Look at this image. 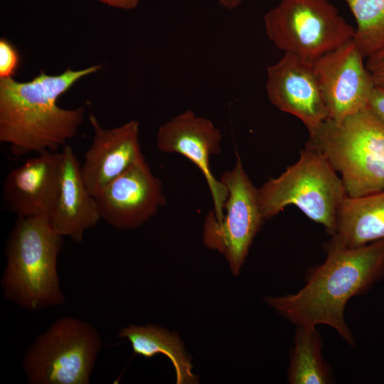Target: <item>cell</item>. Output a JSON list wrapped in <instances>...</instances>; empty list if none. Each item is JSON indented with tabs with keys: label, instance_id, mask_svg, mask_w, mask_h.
Here are the masks:
<instances>
[{
	"label": "cell",
	"instance_id": "21",
	"mask_svg": "<svg viewBox=\"0 0 384 384\" xmlns=\"http://www.w3.org/2000/svg\"><path fill=\"white\" fill-rule=\"evenodd\" d=\"M366 66L374 85L384 87V46L366 58Z\"/></svg>",
	"mask_w": 384,
	"mask_h": 384
},
{
	"label": "cell",
	"instance_id": "10",
	"mask_svg": "<svg viewBox=\"0 0 384 384\" xmlns=\"http://www.w3.org/2000/svg\"><path fill=\"white\" fill-rule=\"evenodd\" d=\"M95 198L101 218L119 230L142 226L166 202L162 182L152 173L144 155Z\"/></svg>",
	"mask_w": 384,
	"mask_h": 384
},
{
	"label": "cell",
	"instance_id": "14",
	"mask_svg": "<svg viewBox=\"0 0 384 384\" xmlns=\"http://www.w3.org/2000/svg\"><path fill=\"white\" fill-rule=\"evenodd\" d=\"M37 154L11 169L3 185L4 200L18 217H48L58 193L62 153Z\"/></svg>",
	"mask_w": 384,
	"mask_h": 384
},
{
	"label": "cell",
	"instance_id": "12",
	"mask_svg": "<svg viewBox=\"0 0 384 384\" xmlns=\"http://www.w3.org/2000/svg\"><path fill=\"white\" fill-rule=\"evenodd\" d=\"M266 91L270 102L299 119L309 135L328 119L327 109L312 65L285 53L267 69Z\"/></svg>",
	"mask_w": 384,
	"mask_h": 384
},
{
	"label": "cell",
	"instance_id": "3",
	"mask_svg": "<svg viewBox=\"0 0 384 384\" xmlns=\"http://www.w3.org/2000/svg\"><path fill=\"white\" fill-rule=\"evenodd\" d=\"M63 238L48 216L17 218L6 245L1 279L8 300L33 311L65 303L57 271Z\"/></svg>",
	"mask_w": 384,
	"mask_h": 384
},
{
	"label": "cell",
	"instance_id": "18",
	"mask_svg": "<svg viewBox=\"0 0 384 384\" xmlns=\"http://www.w3.org/2000/svg\"><path fill=\"white\" fill-rule=\"evenodd\" d=\"M322 340L316 327L296 326L290 350L287 380L291 384H329L332 370L324 359Z\"/></svg>",
	"mask_w": 384,
	"mask_h": 384
},
{
	"label": "cell",
	"instance_id": "8",
	"mask_svg": "<svg viewBox=\"0 0 384 384\" xmlns=\"http://www.w3.org/2000/svg\"><path fill=\"white\" fill-rule=\"evenodd\" d=\"M220 180L228 190L224 215L218 221L208 213L203 228V241L227 260L233 274L238 275L246 260L253 240L265 220L258 201L257 188L245 172L236 152L234 167Z\"/></svg>",
	"mask_w": 384,
	"mask_h": 384
},
{
	"label": "cell",
	"instance_id": "13",
	"mask_svg": "<svg viewBox=\"0 0 384 384\" xmlns=\"http://www.w3.org/2000/svg\"><path fill=\"white\" fill-rule=\"evenodd\" d=\"M89 120L94 136L85 154L81 172L89 191L95 197L143 154L137 121L130 120L119 127L105 129L92 113Z\"/></svg>",
	"mask_w": 384,
	"mask_h": 384
},
{
	"label": "cell",
	"instance_id": "19",
	"mask_svg": "<svg viewBox=\"0 0 384 384\" xmlns=\"http://www.w3.org/2000/svg\"><path fill=\"white\" fill-rule=\"evenodd\" d=\"M356 28L353 40L365 58L384 46V0H343Z\"/></svg>",
	"mask_w": 384,
	"mask_h": 384
},
{
	"label": "cell",
	"instance_id": "4",
	"mask_svg": "<svg viewBox=\"0 0 384 384\" xmlns=\"http://www.w3.org/2000/svg\"><path fill=\"white\" fill-rule=\"evenodd\" d=\"M308 142L341 174L348 196L384 191V122L368 106L338 122L326 119Z\"/></svg>",
	"mask_w": 384,
	"mask_h": 384
},
{
	"label": "cell",
	"instance_id": "2",
	"mask_svg": "<svg viewBox=\"0 0 384 384\" xmlns=\"http://www.w3.org/2000/svg\"><path fill=\"white\" fill-rule=\"evenodd\" d=\"M101 69L96 65L59 75L41 71L28 82L0 79V142L11 153L21 156L58 151L74 137L84 118L85 107L68 110L57 105L58 98L82 78Z\"/></svg>",
	"mask_w": 384,
	"mask_h": 384
},
{
	"label": "cell",
	"instance_id": "15",
	"mask_svg": "<svg viewBox=\"0 0 384 384\" xmlns=\"http://www.w3.org/2000/svg\"><path fill=\"white\" fill-rule=\"evenodd\" d=\"M62 168L58 193L48 218L63 237L77 243L85 232L102 219L95 198L89 191L81 172V164L72 147H63Z\"/></svg>",
	"mask_w": 384,
	"mask_h": 384
},
{
	"label": "cell",
	"instance_id": "1",
	"mask_svg": "<svg viewBox=\"0 0 384 384\" xmlns=\"http://www.w3.org/2000/svg\"><path fill=\"white\" fill-rule=\"evenodd\" d=\"M325 261L311 269L305 284L294 294L265 297L264 302L296 326L325 324L353 346L344 317L348 302L363 294L384 275V240L354 248L327 242Z\"/></svg>",
	"mask_w": 384,
	"mask_h": 384
},
{
	"label": "cell",
	"instance_id": "9",
	"mask_svg": "<svg viewBox=\"0 0 384 384\" xmlns=\"http://www.w3.org/2000/svg\"><path fill=\"white\" fill-rule=\"evenodd\" d=\"M364 59L352 39L312 64L328 119L338 122L368 107L375 85Z\"/></svg>",
	"mask_w": 384,
	"mask_h": 384
},
{
	"label": "cell",
	"instance_id": "20",
	"mask_svg": "<svg viewBox=\"0 0 384 384\" xmlns=\"http://www.w3.org/2000/svg\"><path fill=\"white\" fill-rule=\"evenodd\" d=\"M16 48L5 38L0 40V79L13 78L19 66Z\"/></svg>",
	"mask_w": 384,
	"mask_h": 384
},
{
	"label": "cell",
	"instance_id": "24",
	"mask_svg": "<svg viewBox=\"0 0 384 384\" xmlns=\"http://www.w3.org/2000/svg\"><path fill=\"white\" fill-rule=\"evenodd\" d=\"M242 0H219V3L224 9L231 11L236 9Z\"/></svg>",
	"mask_w": 384,
	"mask_h": 384
},
{
	"label": "cell",
	"instance_id": "6",
	"mask_svg": "<svg viewBox=\"0 0 384 384\" xmlns=\"http://www.w3.org/2000/svg\"><path fill=\"white\" fill-rule=\"evenodd\" d=\"M102 347L97 329L71 316L58 319L26 350L23 370L31 384H88Z\"/></svg>",
	"mask_w": 384,
	"mask_h": 384
},
{
	"label": "cell",
	"instance_id": "23",
	"mask_svg": "<svg viewBox=\"0 0 384 384\" xmlns=\"http://www.w3.org/2000/svg\"><path fill=\"white\" fill-rule=\"evenodd\" d=\"M117 9L130 10L135 9L142 0H95Z\"/></svg>",
	"mask_w": 384,
	"mask_h": 384
},
{
	"label": "cell",
	"instance_id": "5",
	"mask_svg": "<svg viewBox=\"0 0 384 384\" xmlns=\"http://www.w3.org/2000/svg\"><path fill=\"white\" fill-rule=\"evenodd\" d=\"M257 192L265 220L294 205L323 225L331 236L336 233L338 213L347 196L341 178L324 155L308 142L299 159L278 177L270 178Z\"/></svg>",
	"mask_w": 384,
	"mask_h": 384
},
{
	"label": "cell",
	"instance_id": "17",
	"mask_svg": "<svg viewBox=\"0 0 384 384\" xmlns=\"http://www.w3.org/2000/svg\"><path fill=\"white\" fill-rule=\"evenodd\" d=\"M118 336L131 343L135 354L146 358H151L159 353L166 356L174 367L177 384L198 383V378L193 373L191 358L176 332H170L155 324H132L122 328Z\"/></svg>",
	"mask_w": 384,
	"mask_h": 384
},
{
	"label": "cell",
	"instance_id": "22",
	"mask_svg": "<svg viewBox=\"0 0 384 384\" xmlns=\"http://www.w3.org/2000/svg\"><path fill=\"white\" fill-rule=\"evenodd\" d=\"M368 106L384 122V87L375 85Z\"/></svg>",
	"mask_w": 384,
	"mask_h": 384
},
{
	"label": "cell",
	"instance_id": "7",
	"mask_svg": "<svg viewBox=\"0 0 384 384\" xmlns=\"http://www.w3.org/2000/svg\"><path fill=\"white\" fill-rule=\"evenodd\" d=\"M264 23L278 49L311 65L352 40L355 33L329 0H280L266 13Z\"/></svg>",
	"mask_w": 384,
	"mask_h": 384
},
{
	"label": "cell",
	"instance_id": "11",
	"mask_svg": "<svg viewBox=\"0 0 384 384\" xmlns=\"http://www.w3.org/2000/svg\"><path fill=\"white\" fill-rule=\"evenodd\" d=\"M221 133L212 121L191 110L161 124L156 136L160 151L181 154L201 171L213 199V209L209 213L218 221L223 218L228 193L225 184L214 176L210 158L221 152Z\"/></svg>",
	"mask_w": 384,
	"mask_h": 384
},
{
	"label": "cell",
	"instance_id": "16",
	"mask_svg": "<svg viewBox=\"0 0 384 384\" xmlns=\"http://www.w3.org/2000/svg\"><path fill=\"white\" fill-rule=\"evenodd\" d=\"M384 240V191L343 200L336 233L328 242L354 248Z\"/></svg>",
	"mask_w": 384,
	"mask_h": 384
}]
</instances>
